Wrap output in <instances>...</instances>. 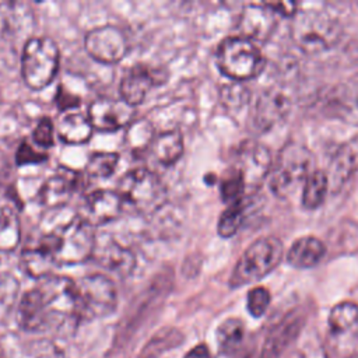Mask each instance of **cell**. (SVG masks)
<instances>
[{
  "label": "cell",
  "mask_w": 358,
  "mask_h": 358,
  "mask_svg": "<svg viewBox=\"0 0 358 358\" xmlns=\"http://www.w3.org/2000/svg\"><path fill=\"white\" fill-rule=\"evenodd\" d=\"M76 282L69 277L50 274L21 298L18 323L27 331H42L76 319Z\"/></svg>",
  "instance_id": "cell-1"
},
{
  "label": "cell",
  "mask_w": 358,
  "mask_h": 358,
  "mask_svg": "<svg viewBox=\"0 0 358 358\" xmlns=\"http://www.w3.org/2000/svg\"><path fill=\"white\" fill-rule=\"evenodd\" d=\"M292 18V41L308 55H316L331 49L343 35L338 21L323 11H296Z\"/></svg>",
  "instance_id": "cell-2"
},
{
  "label": "cell",
  "mask_w": 358,
  "mask_h": 358,
  "mask_svg": "<svg viewBox=\"0 0 358 358\" xmlns=\"http://www.w3.org/2000/svg\"><path fill=\"white\" fill-rule=\"evenodd\" d=\"M215 62L220 71L235 81L257 77L266 63L260 49L243 36L225 38L218 45Z\"/></svg>",
  "instance_id": "cell-3"
},
{
  "label": "cell",
  "mask_w": 358,
  "mask_h": 358,
  "mask_svg": "<svg viewBox=\"0 0 358 358\" xmlns=\"http://www.w3.org/2000/svg\"><path fill=\"white\" fill-rule=\"evenodd\" d=\"M313 155L299 144H287L278 154L268 173V186L274 196L285 199L302 186L312 172Z\"/></svg>",
  "instance_id": "cell-4"
},
{
  "label": "cell",
  "mask_w": 358,
  "mask_h": 358,
  "mask_svg": "<svg viewBox=\"0 0 358 358\" xmlns=\"http://www.w3.org/2000/svg\"><path fill=\"white\" fill-rule=\"evenodd\" d=\"M60 52L56 42L48 36L28 39L21 56V74L31 90H43L57 74Z\"/></svg>",
  "instance_id": "cell-5"
},
{
  "label": "cell",
  "mask_w": 358,
  "mask_h": 358,
  "mask_svg": "<svg viewBox=\"0 0 358 358\" xmlns=\"http://www.w3.org/2000/svg\"><path fill=\"white\" fill-rule=\"evenodd\" d=\"M282 257V243L275 236L255 241L241 256L229 277V285L238 288L256 282L275 268Z\"/></svg>",
  "instance_id": "cell-6"
},
{
  "label": "cell",
  "mask_w": 358,
  "mask_h": 358,
  "mask_svg": "<svg viewBox=\"0 0 358 358\" xmlns=\"http://www.w3.org/2000/svg\"><path fill=\"white\" fill-rule=\"evenodd\" d=\"M76 320H94L109 316L117 305L115 282L99 273L83 277L76 282Z\"/></svg>",
  "instance_id": "cell-7"
},
{
  "label": "cell",
  "mask_w": 358,
  "mask_h": 358,
  "mask_svg": "<svg viewBox=\"0 0 358 358\" xmlns=\"http://www.w3.org/2000/svg\"><path fill=\"white\" fill-rule=\"evenodd\" d=\"M117 189L123 201H129L138 213H154L166 199L164 182L154 171L147 168L126 172L119 180Z\"/></svg>",
  "instance_id": "cell-8"
},
{
  "label": "cell",
  "mask_w": 358,
  "mask_h": 358,
  "mask_svg": "<svg viewBox=\"0 0 358 358\" xmlns=\"http://www.w3.org/2000/svg\"><path fill=\"white\" fill-rule=\"evenodd\" d=\"M56 239V262L60 264H78L94 256L96 236L94 227L78 215L57 227L53 232Z\"/></svg>",
  "instance_id": "cell-9"
},
{
  "label": "cell",
  "mask_w": 358,
  "mask_h": 358,
  "mask_svg": "<svg viewBox=\"0 0 358 358\" xmlns=\"http://www.w3.org/2000/svg\"><path fill=\"white\" fill-rule=\"evenodd\" d=\"M87 53L99 63H119L129 52V41L116 25H99L90 29L84 36Z\"/></svg>",
  "instance_id": "cell-10"
},
{
  "label": "cell",
  "mask_w": 358,
  "mask_h": 358,
  "mask_svg": "<svg viewBox=\"0 0 358 358\" xmlns=\"http://www.w3.org/2000/svg\"><path fill=\"white\" fill-rule=\"evenodd\" d=\"M88 117L94 129L101 131H116L133 123L136 110L122 98L101 96L88 106Z\"/></svg>",
  "instance_id": "cell-11"
},
{
  "label": "cell",
  "mask_w": 358,
  "mask_h": 358,
  "mask_svg": "<svg viewBox=\"0 0 358 358\" xmlns=\"http://www.w3.org/2000/svg\"><path fill=\"white\" fill-rule=\"evenodd\" d=\"M122 207L123 199L117 192L99 189L84 196L77 215L95 228L117 218Z\"/></svg>",
  "instance_id": "cell-12"
},
{
  "label": "cell",
  "mask_w": 358,
  "mask_h": 358,
  "mask_svg": "<svg viewBox=\"0 0 358 358\" xmlns=\"http://www.w3.org/2000/svg\"><path fill=\"white\" fill-rule=\"evenodd\" d=\"M162 78H166V76H162V70L151 69L144 64H134L122 77L119 85L120 98L129 105L137 106L145 99L154 85L162 83Z\"/></svg>",
  "instance_id": "cell-13"
},
{
  "label": "cell",
  "mask_w": 358,
  "mask_h": 358,
  "mask_svg": "<svg viewBox=\"0 0 358 358\" xmlns=\"http://www.w3.org/2000/svg\"><path fill=\"white\" fill-rule=\"evenodd\" d=\"M56 262V239L55 235L45 234L39 238L38 243L28 246L21 252L22 270L38 280H42L52 274Z\"/></svg>",
  "instance_id": "cell-14"
},
{
  "label": "cell",
  "mask_w": 358,
  "mask_h": 358,
  "mask_svg": "<svg viewBox=\"0 0 358 358\" xmlns=\"http://www.w3.org/2000/svg\"><path fill=\"white\" fill-rule=\"evenodd\" d=\"M324 112L350 124H358V81L333 87L324 96Z\"/></svg>",
  "instance_id": "cell-15"
},
{
  "label": "cell",
  "mask_w": 358,
  "mask_h": 358,
  "mask_svg": "<svg viewBox=\"0 0 358 358\" xmlns=\"http://www.w3.org/2000/svg\"><path fill=\"white\" fill-rule=\"evenodd\" d=\"M80 175L66 166H60V169L45 180L42 187L39 189L38 199L41 204L56 208L64 206L80 185Z\"/></svg>",
  "instance_id": "cell-16"
},
{
  "label": "cell",
  "mask_w": 358,
  "mask_h": 358,
  "mask_svg": "<svg viewBox=\"0 0 358 358\" xmlns=\"http://www.w3.org/2000/svg\"><path fill=\"white\" fill-rule=\"evenodd\" d=\"M275 28V13L263 4H249L241 14L239 29L249 41H264Z\"/></svg>",
  "instance_id": "cell-17"
},
{
  "label": "cell",
  "mask_w": 358,
  "mask_h": 358,
  "mask_svg": "<svg viewBox=\"0 0 358 358\" xmlns=\"http://www.w3.org/2000/svg\"><path fill=\"white\" fill-rule=\"evenodd\" d=\"M302 329V316L296 312H289L273 327L266 338L260 358H277L291 341L296 338Z\"/></svg>",
  "instance_id": "cell-18"
},
{
  "label": "cell",
  "mask_w": 358,
  "mask_h": 358,
  "mask_svg": "<svg viewBox=\"0 0 358 358\" xmlns=\"http://www.w3.org/2000/svg\"><path fill=\"white\" fill-rule=\"evenodd\" d=\"M101 266L119 274H130L136 266V256L129 249L115 241L95 246L92 256Z\"/></svg>",
  "instance_id": "cell-19"
},
{
  "label": "cell",
  "mask_w": 358,
  "mask_h": 358,
  "mask_svg": "<svg viewBox=\"0 0 358 358\" xmlns=\"http://www.w3.org/2000/svg\"><path fill=\"white\" fill-rule=\"evenodd\" d=\"M288 99L278 91H266L256 103L255 124L260 130L271 129L288 112Z\"/></svg>",
  "instance_id": "cell-20"
},
{
  "label": "cell",
  "mask_w": 358,
  "mask_h": 358,
  "mask_svg": "<svg viewBox=\"0 0 358 358\" xmlns=\"http://www.w3.org/2000/svg\"><path fill=\"white\" fill-rule=\"evenodd\" d=\"M248 186H257L271 171L270 151L262 145L252 143L243 152V168H238Z\"/></svg>",
  "instance_id": "cell-21"
},
{
  "label": "cell",
  "mask_w": 358,
  "mask_h": 358,
  "mask_svg": "<svg viewBox=\"0 0 358 358\" xmlns=\"http://www.w3.org/2000/svg\"><path fill=\"white\" fill-rule=\"evenodd\" d=\"M326 253V245L315 236H302L296 239L288 253L287 262L296 268H309L316 266Z\"/></svg>",
  "instance_id": "cell-22"
},
{
  "label": "cell",
  "mask_w": 358,
  "mask_h": 358,
  "mask_svg": "<svg viewBox=\"0 0 358 358\" xmlns=\"http://www.w3.org/2000/svg\"><path fill=\"white\" fill-rule=\"evenodd\" d=\"M148 150L154 159L161 165H173L185 151L183 137L178 130L162 131L154 136Z\"/></svg>",
  "instance_id": "cell-23"
},
{
  "label": "cell",
  "mask_w": 358,
  "mask_h": 358,
  "mask_svg": "<svg viewBox=\"0 0 358 358\" xmlns=\"http://www.w3.org/2000/svg\"><path fill=\"white\" fill-rule=\"evenodd\" d=\"M94 127L88 115L81 112H67L57 126L59 137L67 144H84L92 136Z\"/></svg>",
  "instance_id": "cell-24"
},
{
  "label": "cell",
  "mask_w": 358,
  "mask_h": 358,
  "mask_svg": "<svg viewBox=\"0 0 358 358\" xmlns=\"http://www.w3.org/2000/svg\"><path fill=\"white\" fill-rule=\"evenodd\" d=\"M329 327L336 336H347L358 330V305L350 301L334 305L329 313Z\"/></svg>",
  "instance_id": "cell-25"
},
{
  "label": "cell",
  "mask_w": 358,
  "mask_h": 358,
  "mask_svg": "<svg viewBox=\"0 0 358 358\" xmlns=\"http://www.w3.org/2000/svg\"><path fill=\"white\" fill-rule=\"evenodd\" d=\"M21 241V224L14 208L0 207V252L14 250Z\"/></svg>",
  "instance_id": "cell-26"
},
{
  "label": "cell",
  "mask_w": 358,
  "mask_h": 358,
  "mask_svg": "<svg viewBox=\"0 0 358 358\" xmlns=\"http://www.w3.org/2000/svg\"><path fill=\"white\" fill-rule=\"evenodd\" d=\"M329 189L327 175L320 171H312L302 185V206L308 210H315L324 201Z\"/></svg>",
  "instance_id": "cell-27"
},
{
  "label": "cell",
  "mask_w": 358,
  "mask_h": 358,
  "mask_svg": "<svg viewBox=\"0 0 358 358\" xmlns=\"http://www.w3.org/2000/svg\"><path fill=\"white\" fill-rule=\"evenodd\" d=\"M358 164L357 152L351 145L344 144L337 154L334 155L330 166V178L329 182H331V187L336 190L340 185H343L345 180H348L350 175L355 171Z\"/></svg>",
  "instance_id": "cell-28"
},
{
  "label": "cell",
  "mask_w": 358,
  "mask_h": 358,
  "mask_svg": "<svg viewBox=\"0 0 358 358\" xmlns=\"http://www.w3.org/2000/svg\"><path fill=\"white\" fill-rule=\"evenodd\" d=\"M245 338V326L242 320L229 317L224 320L217 329V343L220 351L224 354L235 352Z\"/></svg>",
  "instance_id": "cell-29"
},
{
  "label": "cell",
  "mask_w": 358,
  "mask_h": 358,
  "mask_svg": "<svg viewBox=\"0 0 358 358\" xmlns=\"http://www.w3.org/2000/svg\"><path fill=\"white\" fill-rule=\"evenodd\" d=\"M245 215V206L242 200L229 204L221 214L217 225V231L222 238L234 236L242 225Z\"/></svg>",
  "instance_id": "cell-30"
},
{
  "label": "cell",
  "mask_w": 358,
  "mask_h": 358,
  "mask_svg": "<svg viewBox=\"0 0 358 358\" xmlns=\"http://www.w3.org/2000/svg\"><path fill=\"white\" fill-rule=\"evenodd\" d=\"M119 162V154L116 152H95L87 162V173L91 178H108L110 176Z\"/></svg>",
  "instance_id": "cell-31"
},
{
  "label": "cell",
  "mask_w": 358,
  "mask_h": 358,
  "mask_svg": "<svg viewBox=\"0 0 358 358\" xmlns=\"http://www.w3.org/2000/svg\"><path fill=\"white\" fill-rule=\"evenodd\" d=\"M245 189H246V182L242 172L239 169H234L221 182V186H220L221 199L229 204L239 201L242 200V194Z\"/></svg>",
  "instance_id": "cell-32"
},
{
  "label": "cell",
  "mask_w": 358,
  "mask_h": 358,
  "mask_svg": "<svg viewBox=\"0 0 358 358\" xmlns=\"http://www.w3.org/2000/svg\"><path fill=\"white\" fill-rule=\"evenodd\" d=\"M155 134L152 133V127L147 120L133 122L127 130V141L134 150L148 148Z\"/></svg>",
  "instance_id": "cell-33"
},
{
  "label": "cell",
  "mask_w": 358,
  "mask_h": 358,
  "mask_svg": "<svg viewBox=\"0 0 358 358\" xmlns=\"http://www.w3.org/2000/svg\"><path fill=\"white\" fill-rule=\"evenodd\" d=\"M270 303V292L264 287H255L248 292V310L253 317L264 315Z\"/></svg>",
  "instance_id": "cell-34"
},
{
  "label": "cell",
  "mask_w": 358,
  "mask_h": 358,
  "mask_svg": "<svg viewBox=\"0 0 358 358\" xmlns=\"http://www.w3.org/2000/svg\"><path fill=\"white\" fill-rule=\"evenodd\" d=\"M32 138L36 145L48 148L55 144V134H53V123L49 117H42L34 131H32Z\"/></svg>",
  "instance_id": "cell-35"
},
{
  "label": "cell",
  "mask_w": 358,
  "mask_h": 358,
  "mask_svg": "<svg viewBox=\"0 0 358 358\" xmlns=\"http://www.w3.org/2000/svg\"><path fill=\"white\" fill-rule=\"evenodd\" d=\"M48 159V155L45 152H41L38 150H35L31 144L28 143H21L17 152H15V162L18 166H24V165H34V164H39Z\"/></svg>",
  "instance_id": "cell-36"
},
{
  "label": "cell",
  "mask_w": 358,
  "mask_h": 358,
  "mask_svg": "<svg viewBox=\"0 0 358 358\" xmlns=\"http://www.w3.org/2000/svg\"><path fill=\"white\" fill-rule=\"evenodd\" d=\"M18 294V281L10 273L0 274V302L11 303Z\"/></svg>",
  "instance_id": "cell-37"
},
{
  "label": "cell",
  "mask_w": 358,
  "mask_h": 358,
  "mask_svg": "<svg viewBox=\"0 0 358 358\" xmlns=\"http://www.w3.org/2000/svg\"><path fill=\"white\" fill-rule=\"evenodd\" d=\"M56 103H57V108L62 110V112H69V110H73L76 109L80 103H81V98L70 91H67L64 88V85H59L57 88V92H56Z\"/></svg>",
  "instance_id": "cell-38"
},
{
  "label": "cell",
  "mask_w": 358,
  "mask_h": 358,
  "mask_svg": "<svg viewBox=\"0 0 358 358\" xmlns=\"http://www.w3.org/2000/svg\"><path fill=\"white\" fill-rule=\"evenodd\" d=\"M268 8H271L275 14H281L284 17H294L296 14V3L294 1H280V3H264Z\"/></svg>",
  "instance_id": "cell-39"
},
{
  "label": "cell",
  "mask_w": 358,
  "mask_h": 358,
  "mask_svg": "<svg viewBox=\"0 0 358 358\" xmlns=\"http://www.w3.org/2000/svg\"><path fill=\"white\" fill-rule=\"evenodd\" d=\"M298 358H326L322 347H301L296 352Z\"/></svg>",
  "instance_id": "cell-40"
},
{
  "label": "cell",
  "mask_w": 358,
  "mask_h": 358,
  "mask_svg": "<svg viewBox=\"0 0 358 358\" xmlns=\"http://www.w3.org/2000/svg\"><path fill=\"white\" fill-rule=\"evenodd\" d=\"M185 358H211L210 350L206 344H199L189 350V352L185 355Z\"/></svg>",
  "instance_id": "cell-41"
},
{
  "label": "cell",
  "mask_w": 358,
  "mask_h": 358,
  "mask_svg": "<svg viewBox=\"0 0 358 358\" xmlns=\"http://www.w3.org/2000/svg\"><path fill=\"white\" fill-rule=\"evenodd\" d=\"M0 358H6V357H4V352H3V348H1V347H0Z\"/></svg>",
  "instance_id": "cell-42"
},
{
  "label": "cell",
  "mask_w": 358,
  "mask_h": 358,
  "mask_svg": "<svg viewBox=\"0 0 358 358\" xmlns=\"http://www.w3.org/2000/svg\"><path fill=\"white\" fill-rule=\"evenodd\" d=\"M348 358H358V354H354V355H351V357H348Z\"/></svg>",
  "instance_id": "cell-43"
},
{
  "label": "cell",
  "mask_w": 358,
  "mask_h": 358,
  "mask_svg": "<svg viewBox=\"0 0 358 358\" xmlns=\"http://www.w3.org/2000/svg\"><path fill=\"white\" fill-rule=\"evenodd\" d=\"M148 358H152V357H148Z\"/></svg>",
  "instance_id": "cell-44"
}]
</instances>
